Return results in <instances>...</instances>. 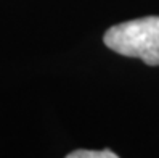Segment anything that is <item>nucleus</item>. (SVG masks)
Here are the masks:
<instances>
[{
	"label": "nucleus",
	"instance_id": "nucleus-1",
	"mask_svg": "<svg viewBox=\"0 0 159 158\" xmlns=\"http://www.w3.org/2000/svg\"><path fill=\"white\" fill-rule=\"evenodd\" d=\"M105 44L124 57H135L149 66L159 65V16H145L116 24L105 32Z\"/></svg>",
	"mask_w": 159,
	"mask_h": 158
},
{
	"label": "nucleus",
	"instance_id": "nucleus-2",
	"mask_svg": "<svg viewBox=\"0 0 159 158\" xmlns=\"http://www.w3.org/2000/svg\"><path fill=\"white\" fill-rule=\"evenodd\" d=\"M66 158H119L114 152L111 150H76L66 155Z\"/></svg>",
	"mask_w": 159,
	"mask_h": 158
}]
</instances>
